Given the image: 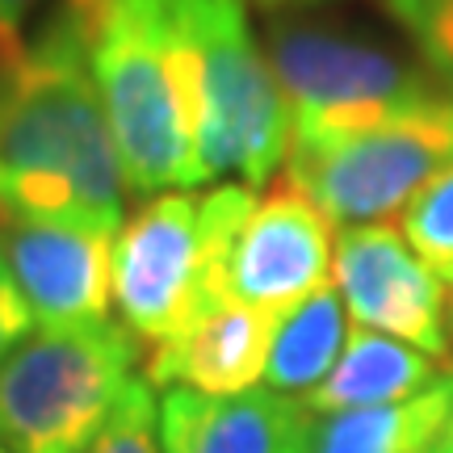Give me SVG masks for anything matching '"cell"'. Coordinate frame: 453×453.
<instances>
[{
    "mask_svg": "<svg viewBox=\"0 0 453 453\" xmlns=\"http://www.w3.org/2000/svg\"><path fill=\"white\" fill-rule=\"evenodd\" d=\"M277 315L243 303L206 311L177 340L143 353V378L151 390H197V395H243L265 378Z\"/></svg>",
    "mask_w": 453,
    "mask_h": 453,
    "instance_id": "cell-12",
    "label": "cell"
},
{
    "mask_svg": "<svg viewBox=\"0 0 453 453\" xmlns=\"http://www.w3.org/2000/svg\"><path fill=\"white\" fill-rule=\"evenodd\" d=\"M319 416L298 395L160 390V453H311Z\"/></svg>",
    "mask_w": 453,
    "mask_h": 453,
    "instance_id": "cell-11",
    "label": "cell"
},
{
    "mask_svg": "<svg viewBox=\"0 0 453 453\" xmlns=\"http://www.w3.org/2000/svg\"><path fill=\"white\" fill-rule=\"evenodd\" d=\"M42 4L47 0H0V50H13L26 38V26Z\"/></svg>",
    "mask_w": 453,
    "mask_h": 453,
    "instance_id": "cell-20",
    "label": "cell"
},
{
    "mask_svg": "<svg viewBox=\"0 0 453 453\" xmlns=\"http://www.w3.org/2000/svg\"><path fill=\"white\" fill-rule=\"evenodd\" d=\"M332 219L286 173L257 194L226 257L231 303L281 315L332 273Z\"/></svg>",
    "mask_w": 453,
    "mask_h": 453,
    "instance_id": "cell-9",
    "label": "cell"
},
{
    "mask_svg": "<svg viewBox=\"0 0 453 453\" xmlns=\"http://www.w3.org/2000/svg\"><path fill=\"white\" fill-rule=\"evenodd\" d=\"M441 378L437 357L411 349L403 340L382 336L373 327H349V340L340 349L336 365L315 390L303 395V403L315 416L353 411V407H382L420 395Z\"/></svg>",
    "mask_w": 453,
    "mask_h": 453,
    "instance_id": "cell-13",
    "label": "cell"
},
{
    "mask_svg": "<svg viewBox=\"0 0 453 453\" xmlns=\"http://www.w3.org/2000/svg\"><path fill=\"white\" fill-rule=\"evenodd\" d=\"M0 453H9V449H4V441H0Z\"/></svg>",
    "mask_w": 453,
    "mask_h": 453,
    "instance_id": "cell-24",
    "label": "cell"
},
{
    "mask_svg": "<svg viewBox=\"0 0 453 453\" xmlns=\"http://www.w3.org/2000/svg\"><path fill=\"white\" fill-rule=\"evenodd\" d=\"M139 197L202 185V47L194 0H64Z\"/></svg>",
    "mask_w": 453,
    "mask_h": 453,
    "instance_id": "cell-2",
    "label": "cell"
},
{
    "mask_svg": "<svg viewBox=\"0 0 453 453\" xmlns=\"http://www.w3.org/2000/svg\"><path fill=\"white\" fill-rule=\"evenodd\" d=\"M349 327H353V319H349L344 298H340L332 281L311 290L307 298H298L294 307L277 315L273 324L269 361H265V387L303 399L307 390H315L332 373L340 349L349 340Z\"/></svg>",
    "mask_w": 453,
    "mask_h": 453,
    "instance_id": "cell-15",
    "label": "cell"
},
{
    "mask_svg": "<svg viewBox=\"0 0 453 453\" xmlns=\"http://www.w3.org/2000/svg\"><path fill=\"white\" fill-rule=\"evenodd\" d=\"M30 324H34L30 303H26L21 286L13 281V273H9L4 257H0V361L13 353L21 340L30 336Z\"/></svg>",
    "mask_w": 453,
    "mask_h": 453,
    "instance_id": "cell-19",
    "label": "cell"
},
{
    "mask_svg": "<svg viewBox=\"0 0 453 453\" xmlns=\"http://www.w3.org/2000/svg\"><path fill=\"white\" fill-rule=\"evenodd\" d=\"M433 453H453V407H449V420H445V428H441L437 449H433Z\"/></svg>",
    "mask_w": 453,
    "mask_h": 453,
    "instance_id": "cell-22",
    "label": "cell"
},
{
    "mask_svg": "<svg viewBox=\"0 0 453 453\" xmlns=\"http://www.w3.org/2000/svg\"><path fill=\"white\" fill-rule=\"evenodd\" d=\"M453 407V373L411 399L319 416L311 453H433Z\"/></svg>",
    "mask_w": 453,
    "mask_h": 453,
    "instance_id": "cell-14",
    "label": "cell"
},
{
    "mask_svg": "<svg viewBox=\"0 0 453 453\" xmlns=\"http://www.w3.org/2000/svg\"><path fill=\"white\" fill-rule=\"evenodd\" d=\"M265 55L290 105V147L324 143L449 97L420 59L298 17H273Z\"/></svg>",
    "mask_w": 453,
    "mask_h": 453,
    "instance_id": "cell-5",
    "label": "cell"
},
{
    "mask_svg": "<svg viewBox=\"0 0 453 453\" xmlns=\"http://www.w3.org/2000/svg\"><path fill=\"white\" fill-rule=\"evenodd\" d=\"M143 344L118 319L42 327L0 361L9 453H88L134 382Z\"/></svg>",
    "mask_w": 453,
    "mask_h": 453,
    "instance_id": "cell-4",
    "label": "cell"
},
{
    "mask_svg": "<svg viewBox=\"0 0 453 453\" xmlns=\"http://www.w3.org/2000/svg\"><path fill=\"white\" fill-rule=\"evenodd\" d=\"M332 277L357 327L403 340L453 370L449 286L416 257L399 226H344L332 248Z\"/></svg>",
    "mask_w": 453,
    "mask_h": 453,
    "instance_id": "cell-8",
    "label": "cell"
},
{
    "mask_svg": "<svg viewBox=\"0 0 453 453\" xmlns=\"http://www.w3.org/2000/svg\"><path fill=\"white\" fill-rule=\"evenodd\" d=\"M88 453H160V399L147 378H134Z\"/></svg>",
    "mask_w": 453,
    "mask_h": 453,
    "instance_id": "cell-18",
    "label": "cell"
},
{
    "mask_svg": "<svg viewBox=\"0 0 453 453\" xmlns=\"http://www.w3.org/2000/svg\"><path fill=\"white\" fill-rule=\"evenodd\" d=\"M403 240L453 290V164L403 206Z\"/></svg>",
    "mask_w": 453,
    "mask_h": 453,
    "instance_id": "cell-16",
    "label": "cell"
},
{
    "mask_svg": "<svg viewBox=\"0 0 453 453\" xmlns=\"http://www.w3.org/2000/svg\"><path fill=\"white\" fill-rule=\"evenodd\" d=\"M248 4H257V9H265L273 17H290V13H303V9H315V4H327V0H248Z\"/></svg>",
    "mask_w": 453,
    "mask_h": 453,
    "instance_id": "cell-21",
    "label": "cell"
},
{
    "mask_svg": "<svg viewBox=\"0 0 453 453\" xmlns=\"http://www.w3.org/2000/svg\"><path fill=\"white\" fill-rule=\"evenodd\" d=\"M449 344H453V290H449Z\"/></svg>",
    "mask_w": 453,
    "mask_h": 453,
    "instance_id": "cell-23",
    "label": "cell"
},
{
    "mask_svg": "<svg viewBox=\"0 0 453 453\" xmlns=\"http://www.w3.org/2000/svg\"><path fill=\"white\" fill-rule=\"evenodd\" d=\"M127 173L67 4L0 50V219L127 223Z\"/></svg>",
    "mask_w": 453,
    "mask_h": 453,
    "instance_id": "cell-1",
    "label": "cell"
},
{
    "mask_svg": "<svg viewBox=\"0 0 453 453\" xmlns=\"http://www.w3.org/2000/svg\"><path fill=\"white\" fill-rule=\"evenodd\" d=\"M453 164V93L365 130L290 147L286 177L340 226L382 223Z\"/></svg>",
    "mask_w": 453,
    "mask_h": 453,
    "instance_id": "cell-7",
    "label": "cell"
},
{
    "mask_svg": "<svg viewBox=\"0 0 453 453\" xmlns=\"http://www.w3.org/2000/svg\"><path fill=\"white\" fill-rule=\"evenodd\" d=\"M433 76L453 93V0H378Z\"/></svg>",
    "mask_w": 453,
    "mask_h": 453,
    "instance_id": "cell-17",
    "label": "cell"
},
{
    "mask_svg": "<svg viewBox=\"0 0 453 453\" xmlns=\"http://www.w3.org/2000/svg\"><path fill=\"white\" fill-rule=\"evenodd\" d=\"M113 240L88 223L0 219V257L42 327L113 319Z\"/></svg>",
    "mask_w": 453,
    "mask_h": 453,
    "instance_id": "cell-10",
    "label": "cell"
},
{
    "mask_svg": "<svg viewBox=\"0 0 453 453\" xmlns=\"http://www.w3.org/2000/svg\"><path fill=\"white\" fill-rule=\"evenodd\" d=\"M202 47V185H269L290 151V105L257 42L248 0H194Z\"/></svg>",
    "mask_w": 453,
    "mask_h": 453,
    "instance_id": "cell-6",
    "label": "cell"
},
{
    "mask_svg": "<svg viewBox=\"0 0 453 453\" xmlns=\"http://www.w3.org/2000/svg\"><path fill=\"white\" fill-rule=\"evenodd\" d=\"M257 202L252 185L164 189L139 202L113 240V311L147 349L177 340L206 311L231 303L226 257Z\"/></svg>",
    "mask_w": 453,
    "mask_h": 453,
    "instance_id": "cell-3",
    "label": "cell"
}]
</instances>
